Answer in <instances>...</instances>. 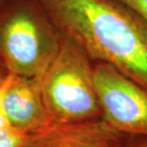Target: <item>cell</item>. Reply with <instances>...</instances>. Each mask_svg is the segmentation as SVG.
<instances>
[{
	"label": "cell",
	"mask_w": 147,
	"mask_h": 147,
	"mask_svg": "<svg viewBox=\"0 0 147 147\" xmlns=\"http://www.w3.org/2000/svg\"><path fill=\"white\" fill-rule=\"evenodd\" d=\"M93 79L102 119L122 133L147 136V90L104 62L94 63Z\"/></svg>",
	"instance_id": "4"
},
{
	"label": "cell",
	"mask_w": 147,
	"mask_h": 147,
	"mask_svg": "<svg viewBox=\"0 0 147 147\" xmlns=\"http://www.w3.org/2000/svg\"><path fill=\"white\" fill-rule=\"evenodd\" d=\"M94 62L64 36L41 79L42 99L52 123H79L102 118L93 79Z\"/></svg>",
	"instance_id": "3"
},
{
	"label": "cell",
	"mask_w": 147,
	"mask_h": 147,
	"mask_svg": "<svg viewBox=\"0 0 147 147\" xmlns=\"http://www.w3.org/2000/svg\"><path fill=\"white\" fill-rule=\"evenodd\" d=\"M126 136L102 118L79 123H50L27 134L20 147H116Z\"/></svg>",
	"instance_id": "5"
},
{
	"label": "cell",
	"mask_w": 147,
	"mask_h": 147,
	"mask_svg": "<svg viewBox=\"0 0 147 147\" xmlns=\"http://www.w3.org/2000/svg\"><path fill=\"white\" fill-rule=\"evenodd\" d=\"M116 147H147V136L127 135Z\"/></svg>",
	"instance_id": "10"
},
{
	"label": "cell",
	"mask_w": 147,
	"mask_h": 147,
	"mask_svg": "<svg viewBox=\"0 0 147 147\" xmlns=\"http://www.w3.org/2000/svg\"><path fill=\"white\" fill-rule=\"evenodd\" d=\"M8 74H9L8 70L7 69L5 65L3 64V62L0 61V84L5 80L7 76L8 75Z\"/></svg>",
	"instance_id": "11"
},
{
	"label": "cell",
	"mask_w": 147,
	"mask_h": 147,
	"mask_svg": "<svg viewBox=\"0 0 147 147\" xmlns=\"http://www.w3.org/2000/svg\"><path fill=\"white\" fill-rule=\"evenodd\" d=\"M27 134L13 127L0 130V147H20Z\"/></svg>",
	"instance_id": "7"
},
{
	"label": "cell",
	"mask_w": 147,
	"mask_h": 147,
	"mask_svg": "<svg viewBox=\"0 0 147 147\" xmlns=\"http://www.w3.org/2000/svg\"><path fill=\"white\" fill-rule=\"evenodd\" d=\"M13 74L9 73L7 76L5 80L0 84V130L5 129L7 127H11L9 121L6 115L5 107H4V97H5L6 92L10 85L11 82L13 78Z\"/></svg>",
	"instance_id": "8"
},
{
	"label": "cell",
	"mask_w": 147,
	"mask_h": 147,
	"mask_svg": "<svg viewBox=\"0 0 147 147\" xmlns=\"http://www.w3.org/2000/svg\"><path fill=\"white\" fill-rule=\"evenodd\" d=\"M125 5L147 23V0H116Z\"/></svg>",
	"instance_id": "9"
},
{
	"label": "cell",
	"mask_w": 147,
	"mask_h": 147,
	"mask_svg": "<svg viewBox=\"0 0 147 147\" xmlns=\"http://www.w3.org/2000/svg\"><path fill=\"white\" fill-rule=\"evenodd\" d=\"M3 2V0H0V7H1V5H2Z\"/></svg>",
	"instance_id": "12"
},
{
	"label": "cell",
	"mask_w": 147,
	"mask_h": 147,
	"mask_svg": "<svg viewBox=\"0 0 147 147\" xmlns=\"http://www.w3.org/2000/svg\"><path fill=\"white\" fill-rule=\"evenodd\" d=\"M62 39L36 0H3L0 7V61L9 73L41 79Z\"/></svg>",
	"instance_id": "2"
},
{
	"label": "cell",
	"mask_w": 147,
	"mask_h": 147,
	"mask_svg": "<svg viewBox=\"0 0 147 147\" xmlns=\"http://www.w3.org/2000/svg\"><path fill=\"white\" fill-rule=\"evenodd\" d=\"M64 36L93 62L147 90V23L116 0H36Z\"/></svg>",
	"instance_id": "1"
},
{
	"label": "cell",
	"mask_w": 147,
	"mask_h": 147,
	"mask_svg": "<svg viewBox=\"0 0 147 147\" xmlns=\"http://www.w3.org/2000/svg\"><path fill=\"white\" fill-rule=\"evenodd\" d=\"M11 127L29 134L52 123L42 99L41 79L13 75L4 97Z\"/></svg>",
	"instance_id": "6"
}]
</instances>
